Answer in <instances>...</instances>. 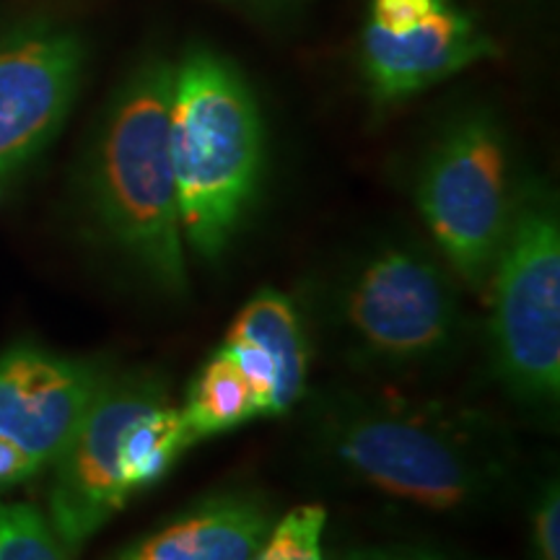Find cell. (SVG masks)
Instances as JSON below:
<instances>
[{"mask_svg":"<svg viewBox=\"0 0 560 560\" xmlns=\"http://www.w3.org/2000/svg\"><path fill=\"white\" fill-rule=\"evenodd\" d=\"M495 52V42L452 3L408 32L369 24L361 42L363 73L380 102L408 100Z\"/></svg>","mask_w":560,"mask_h":560,"instance_id":"30bf717a","label":"cell"},{"mask_svg":"<svg viewBox=\"0 0 560 560\" xmlns=\"http://www.w3.org/2000/svg\"><path fill=\"white\" fill-rule=\"evenodd\" d=\"M444 5H450V0H371L369 24L384 32H408Z\"/></svg>","mask_w":560,"mask_h":560,"instance_id":"e0dca14e","label":"cell"},{"mask_svg":"<svg viewBox=\"0 0 560 560\" xmlns=\"http://www.w3.org/2000/svg\"><path fill=\"white\" fill-rule=\"evenodd\" d=\"M270 529V514L249 495L202 501L143 537L117 560H252Z\"/></svg>","mask_w":560,"mask_h":560,"instance_id":"7c38bea8","label":"cell"},{"mask_svg":"<svg viewBox=\"0 0 560 560\" xmlns=\"http://www.w3.org/2000/svg\"><path fill=\"white\" fill-rule=\"evenodd\" d=\"M317 441L353 480L420 509L475 506L509 480V446L493 425L444 402L338 395L319 412Z\"/></svg>","mask_w":560,"mask_h":560,"instance_id":"6da1fadb","label":"cell"},{"mask_svg":"<svg viewBox=\"0 0 560 560\" xmlns=\"http://www.w3.org/2000/svg\"><path fill=\"white\" fill-rule=\"evenodd\" d=\"M221 348L240 363L262 418L283 416L304 397L310 350L296 306L280 291H257L236 314Z\"/></svg>","mask_w":560,"mask_h":560,"instance_id":"8fae6325","label":"cell"},{"mask_svg":"<svg viewBox=\"0 0 560 560\" xmlns=\"http://www.w3.org/2000/svg\"><path fill=\"white\" fill-rule=\"evenodd\" d=\"M39 470L42 465L32 454L0 436V486H16L21 480L34 478Z\"/></svg>","mask_w":560,"mask_h":560,"instance_id":"ac0fdd59","label":"cell"},{"mask_svg":"<svg viewBox=\"0 0 560 560\" xmlns=\"http://www.w3.org/2000/svg\"><path fill=\"white\" fill-rule=\"evenodd\" d=\"M161 387L153 376H107L73 439L52 462L47 522L68 552L79 550L130 501L120 478V439Z\"/></svg>","mask_w":560,"mask_h":560,"instance_id":"52a82bcc","label":"cell"},{"mask_svg":"<svg viewBox=\"0 0 560 560\" xmlns=\"http://www.w3.org/2000/svg\"><path fill=\"white\" fill-rule=\"evenodd\" d=\"M83 45L70 30L19 24L0 32V174L50 143L81 83Z\"/></svg>","mask_w":560,"mask_h":560,"instance_id":"ba28073f","label":"cell"},{"mask_svg":"<svg viewBox=\"0 0 560 560\" xmlns=\"http://www.w3.org/2000/svg\"><path fill=\"white\" fill-rule=\"evenodd\" d=\"M488 342L514 400L556 408L560 395V223L545 195L516 200L488 278Z\"/></svg>","mask_w":560,"mask_h":560,"instance_id":"277c9868","label":"cell"},{"mask_svg":"<svg viewBox=\"0 0 560 560\" xmlns=\"http://www.w3.org/2000/svg\"><path fill=\"white\" fill-rule=\"evenodd\" d=\"M179 416L198 444L215 433L262 418V410L240 363L219 348L192 380L185 405H179Z\"/></svg>","mask_w":560,"mask_h":560,"instance_id":"4fadbf2b","label":"cell"},{"mask_svg":"<svg viewBox=\"0 0 560 560\" xmlns=\"http://www.w3.org/2000/svg\"><path fill=\"white\" fill-rule=\"evenodd\" d=\"M107 376L94 363L19 346L0 355V436L52 465Z\"/></svg>","mask_w":560,"mask_h":560,"instance_id":"9c48e42d","label":"cell"},{"mask_svg":"<svg viewBox=\"0 0 560 560\" xmlns=\"http://www.w3.org/2000/svg\"><path fill=\"white\" fill-rule=\"evenodd\" d=\"M535 560H560V493L558 482H545L535 514H532Z\"/></svg>","mask_w":560,"mask_h":560,"instance_id":"2e32d148","label":"cell"},{"mask_svg":"<svg viewBox=\"0 0 560 560\" xmlns=\"http://www.w3.org/2000/svg\"><path fill=\"white\" fill-rule=\"evenodd\" d=\"M174 66L143 62L112 100L91 159V206L107 240L151 280L187 291L185 236L172 164Z\"/></svg>","mask_w":560,"mask_h":560,"instance_id":"7a4b0ae2","label":"cell"},{"mask_svg":"<svg viewBox=\"0 0 560 560\" xmlns=\"http://www.w3.org/2000/svg\"><path fill=\"white\" fill-rule=\"evenodd\" d=\"M325 524L327 511L317 503L291 509L283 520L270 524L252 560H325L322 556Z\"/></svg>","mask_w":560,"mask_h":560,"instance_id":"9a60e30c","label":"cell"},{"mask_svg":"<svg viewBox=\"0 0 560 560\" xmlns=\"http://www.w3.org/2000/svg\"><path fill=\"white\" fill-rule=\"evenodd\" d=\"M265 161L262 117L242 73L195 50L174 66L172 164L185 247L219 260L247 213Z\"/></svg>","mask_w":560,"mask_h":560,"instance_id":"3957f363","label":"cell"},{"mask_svg":"<svg viewBox=\"0 0 560 560\" xmlns=\"http://www.w3.org/2000/svg\"><path fill=\"white\" fill-rule=\"evenodd\" d=\"M418 208L454 276L486 291L516 210L506 138L488 115L462 117L441 136L420 172Z\"/></svg>","mask_w":560,"mask_h":560,"instance_id":"8992f818","label":"cell"},{"mask_svg":"<svg viewBox=\"0 0 560 560\" xmlns=\"http://www.w3.org/2000/svg\"><path fill=\"white\" fill-rule=\"evenodd\" d=\"M68 556L39 509L0 499V560H68Z\"/></svg>","mask_w":560,"mask_h":560,"instance_id":"5bb4252c","label":"cell"},{"mask_svg":"<svg viewBox=\"0 0 560 560\" xmlns=\"http://www.w3.org/2000/svg\"><path fill=\"white\" fill-rule=\"evenodd\" d=\"M342 560H452L441 552L423 548H363L348 552Z\"/></svg>","mask_w":560,"mask_h":560,"instance_id":"d6986e66","label":"cell"},{"mask_svg":"<svg viewBox=\"0 0 560 560\" xmlns=\"http://www.w3.org/2000/svg\"><path fill=\"white\" fill-rule=\"evenodd\" d=\"M338 322L350 348L380 369L412 371L446 361L465 332L454 272L410 244H387L348 270Z\"/></svg>","mask_w":560,"mask_h":560,"instance_id":"5b68a950","label":"cell"}]
</instances>
